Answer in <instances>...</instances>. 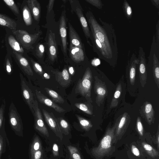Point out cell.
<instances>
[{
    "instance_id": "6da1fadb",
    "label": "cell",
    "mask_w": 159,
    "mask_h": 159,
    "mask_svg": "<svg viewBox=\"0 0 159 159\" xmlns=\"http://www.w3.org/2000/svg\"><path fill=\"white\" fill-rule=\"evenodd\" d=\"M90 29L91 40L93 50L101 59L110 65L115 66L118 58L117 39L112 24L103 21L100 18L98 21L93 13L86 14Z\"/></svg>"
},
{
    "instance_id": "7a4b0ae2",
    "label": "cell",
    "mask_w": 159,
    "mask_h": 159,
    "mask_svg": "<svg viewBox=\"0 0 159 159\" xmlns=\"http://www.w3.org/2000/svg\"><path fill=\"white\" fill-rule=\"evenodd\" d=\"M115 129V124L112 127L109 126L98 146L93 149V154L97 159H102L109 155L111 151L113 144L114 143Z\"/></svg>"
},
{
    "instance_id": "3957f363",
    "label": "cell",
    "mask_w": 159,
    "mask_h": 159,
    "mask_svg": "<svg viewBox=\"0 0 159 159\" xmlns=\"http://www.w3.org/2000/svg\"><path fill=\"white\" fill-rule=\"evenodd\" d=\"M92 75L91 69L88 67L81 79L78 80L75 89V93L85 97L87 101L92 102L91 90Z\"/></svg>"
},
{
    "instance_id": "277c9868",
    "label": "cell",
    "mask_w": 159,
    "mask_h": 159,
    "mask_svg": "<svg viewBox=\"0 0 159 159\" xmlns=\"http://www.w3.org/2000/svg\"><path fill=\"white\" fill-rule=\"evenodd\" d=\"M13 35L23 48L27 50L32 48L41 32L30 34L23 30H12Z\"/></svg>"
},
{
    "instance_id": "5b68a950",
    "label": "cell",
    "mask_w": 159,
    "mask_h": 159,
    "mask_svg": "<svg viewBox=\"0 0 159 159\" xmlns=\"http://www.w3.org/2000/svg\"><path fill=\"white\" fill-rule=\"evenodd\" d=\"M130 121V116L127 112L124 113L116 119L115 123L116 129L114 134V143H116L118 140L121 139L126 132Z\"/></svg>"
},
{
    "instance_id": "8992f818",
    "label": "cell",
    "mask_w": 159,
    "mask_h": 159,
    "mask_svg": "<svg viewBox=\"0 0 159 159\" xmlns=\"http://www.w3.org/2000/svg\"><path fill=\"white\" fill-rule=\"evenodd\" d=\"M20 84L23 99L29 106L32 113L33 114V107L35 99L33 92L25 78L21 73H20Z\"/></svg>"
},
{
    "instance_id": "52a82bcc",
    "label": "cell",
    "mask_w": 159,
    "mask_h": 159,
    "mask_svg": "<svg viewBox=\"0 0 159 159\" xmlns=\"http://www.w3.org/2000/svg\"><path fill=\"white\" fill-rule=\"evenodd\" d=\"M9 122L12 129L16 133H21L23 130L21 119L13 102L10 105L8 112Z\"/></svg>"
},
{
    "instance_id": "ba28073f",
    "label": "cell",
    "mask_w": 159,
    "mask_h": 159,
    "mask_svg": "<svg viewBox=\"0 0 159 159\" xmlns=\"http://www.w3.org/2000/svg\"><path fill=\"white\" fill-rule=\"evenodd\" d=\"M12 56L23 74L28 77L34 76L29 62L22 54L13 51Z\"/></svg>"
},
{
    "instance_id": "9c48e42d",
    "label": "cell",
    "mask_w": 159,
    "mask_h": 159,
    "mask_svg": "<svg viewBox=\"0 0 159 159\" xmlns=\"http://www.w3.org/2000/svg\"><path fill=\"white\" fill-rule=\"evenodd\" d=\"M94 89L96 95V102L98 106L102 104L104 98L107 95V90L105 83L95 76Z\"/></svg>"
},
{
    "instance_id": "30bf717a",
    "label": "cell",
    "mask_w": 159,
    "mask_h": 159,
    "mask_svg": "<svg viewBox=\"0 0 159 159\" xmlns=\"http://www.w3.org/2000/svg\"><path fill=\"white\" fill-rule=\"evenodd\" d=\"M139 70L140 82L142 86L144 87L146 83L147 78V64L145 53L142 47L139 48L138 56Z\"/></svg>"
},
{
    "instance_id": "8fae6325",
    "label": "cell",
    "mask_w": 159,
    "mask_h": 159,
    "mask_svg": "<svg viewBox=\"0 0 159 159\" xmlns=\"http://www.w3.org/2000/svg\"><path fill=\"white\" fill-rule=\"evenodd\" d=\"M33 109L34 113L33 115L34 117V126L35 129L42 133L44 134L47 133V129L45 125L38 102L36 100H35Z\"/></svg>"
},
{
    "instance_id": "7c38bea8",
    "label": "cell",
    "mask_w": 159,
    "mask_h": 159,
    "mask_svg": "<svg viewBox=\"0 0 159 159\" xmlns=\"http://www.w3.org/2000/svg\"><path fill=\"white\" fill-rule=\"evenodd\" d=\"M52 72L55 75L56 81L63 87H68L70 84L71 77L66 68L61 71L52 70Z\"/></svg>"
},
{
    "instance_id": "4fadbf2b",
    "label": "cell",
    "mask_w": 159,
    "mask_h": 159,
    "mask_svg": "<svg viewBox=\"0 0 159 159\" xmlns=\"http://www.w3.org/2000/svg\"><path fill=\"white\" fill-rule=\"evenodd\" d=\"M35 94L37 99L41 103L53 109L59 113L63 112L65 111V109L37 89L35 90Z\"/></svg>"
},
{
    "instance_id": "5bb4252c",
    "label": "cell",
    "mask_w": 159,
    "mask_h": 159,
    "mask_svg": "<svg viewBox=\"0 0 159 159\" xmlns=\"http://www.w3.org/2000/svg\"><path fill=\"white\" fill-rule=\"evenodd\" d=\"M141 114L148 124L151 125L155 120V112L152 105L148 102L143 104L141 108Z\"/></svg>"
},
{
    "instance_id": "9a60e30c",
    "label": "cell",
    "mask_w": 159,
    "mask_h": 159,
    "mask_svg": "<svg viewBox=\"0 0 159 159\" xmlns=\"http://www.w3.org/2000/svg\"><path fill=\"white\" fill-rule=\"evenodd\" d=\"M55 34L51 30L48 34V47L49 56L50 60L54 61L57 57V47Z\"/></svg>"
},
{
    "instance_id": "2e32d148",
    "label": "cell",
    "mask_w": 159,
    "mask_h": 159,
    "mask_svg": "<svg viewBox=\"0 0 159 159\" xmlns=\"http://www.w3.org/2000/svg\"><path fill=\"white\" fill-rule=\"evenodd\" d=\"M60 21L59 30L61 38L63 52L67 56L66 24V20L64 15H62Z\"/></svg>"
},
{
    "instance_id": "e0dca14e",
    "label": "cell",
    "mask_w": 159,
    "mask_h": 159,
    "mask_svg": "<svg viewBox=\"0 0 159 159\" xmlns=\"http://www.w3.org/2000/svg\"><path fill=\"white\" fill-rule=\"evenodd\" d=\"M42 112L45 121L49 127L56 133L60 132L57 118L53 113L49 112L43 109Z\"/></svg>"
},
{
    "instance_id": "ac0fdd59",
    "label": "cell",
    "mask_w": 159,
    "mask_h": 159,
    "mask_svg": "<svg viewBox=\"0 0 159 159\" xmlns=\"http://www.w3.org/2000/svg\"><path fill=\"white\" fill-rule=\"evenodd\" d=\"M139 63V60L135 54L133 53L129 62V77L131 84L133 85L135 81L136 66Z\"/></svg>"
},
{
    "instance_id": "d6986e66",
    "label": "cell",
    "mask_w": 159,
    "mask_h": 159,
    "mask_svg": "<svg viewBox=\"0 0 159 159\" xmlns=\"http://www.w3.org/2000/svg\"><path fill=\"white\" fill-rule=\"evenodd\" d=\"M69 52L71 59L76 62L83 61L84 54L83 49L70 44Z\"/></svg>"
},
{
    "instance_id": "ffe728a7",
    "label": "cell",
    "mask_w": 159,
    "mask_h": 159,
    "mask_svg": "<svg viewBox=\"0 0 159 159\" xmlns=\"http://www.w3.org/2000/svg\"><path fill=\"white\" fill-rule=\"evenodd\" d=\"M76 12L80 21L85 36L89 44L91 46L88 39H91L90 31L88 22L85 18L81 9L77 7L76 9Z\"/></svg>"
},
{
    "instance_id": "44dd1931",
    "label": "cell",
    "mask_w": 159,
    "mask_h": 159,
    "mask_svg": "<svg viewBox=\"0 0 159 159\" xmlns=\"http://www.w3.org/2000/svg\"><path fill=\"white\" fill-rule=\"evenodd\" d=\"M159 50L157 47L155 48L153 55L152 72L155 82L159 88Z\"/></svg>"
},
{
    "instance_id": "7402d4cb",
    "label": "cell",
    "mask_w": 159,
    "mask_h": 159,
    "mask_svg": "<svg viewBox=\"0 0 159 159\" xmlns=\"http://www.w3.org/2000/svg\"><path fill=\"white\" fill-rule=\"evenodd\" d=\"M26 2L27 6L34 19L38 21L40 15V6L39 2L37 0H28Z\"/></svg>"
},
{
    "instance_id": "603a6c76",
    "label": "cell",
    "mask_w": 159,
    "mask_h": 159,
    "mask_svg": "<svg viewBox=\"0 0 159 159\" xmlns=\"http://www.w3.org/2000/svg\"><path fill=\"white\" fill-rule=\"evenodd\" d=\"M70 44L83 49L81 39L70 22L68 23Z\"/></svg>"
},
{
    "instance_id": "cb8c5ba5",
    "label": "cell",
    "mask_w": 159,
    "mask_h": 159,
    "mask_svg": "<svg viewBox=\"0 0 159 159\" xmlns=\"http://www.w3.org/2000/svg\"><path fill=\"white\" fill-rule=\"evenodd\" d=\"M0 25L7 27L11 30H16L17 23L14 19L0 13Z\"/></svg>"
},
{
    "instance_id": "d4e9b609",
    "label": "cell",
    "mask_w": 159,
    "mask_h": 159,
    "mask_svg": "<svg viewBox=\"0 0 159 159\" xmlns=\"http://www.w3.org/2000/svg\"><path fill=\"white\" fill-rule=\"evenodd\" d=\"M8 43L13 51L22 54L24 52L23 48L13 35H10L7 37Z\"/></svg>"
},
{
    "instance_id": "484cf974",
    "label": "cell",
    "mask_w": 159,
    "mask_h": 159,
    "mask_svg": "<svg viewBox=\"0 0 159 159\" xmlns=\"http://www.w3.org/2000/svg\"><path fill=\"white\" fill-rule=\"evenodd\" d=\"M44 89L55 102L60 104H62L65 101L63 98L54 90L46 87Z\"/></svg>"
},
{
    "instance_id": "4316f807",
    "label": "cell",
    "mask_w": 159,
    "mask_h": 159,
    "mask_svg": "<svg viewBox=\"0 0 159 159\" xmlns=\"http://www.w3.org/2000/svg\"><path fill=\"white\" fill-rule=\"evenodd\" d=\"M24 21L26 25L29 26L32 24V18L30 11L27 5H24L22 9Z\"/></svg>"
},
{
    "instance_id": "83f0119b",
    "label": "cell",
    "mask_w": 159,
    "mask_h": 159,
    "mask_svg": "<svg viewBox=\"0 0 159 159\" xmlns=\"http://www.w3.org/2000/svg\"><path fill=\"white\" fill-rule=\"evenodd\" d=\"M4 68L7 73L11 75L13 72V64L11 55L9 53L6 54L4 62Z\"/></svg>"
},
{
    "instance_id": "f1b7e54d",
    "label": "cell",
    "mask_w": 159,
    "mask_h": 159,
    "mask_svg": "<svg viewBox=\"0 0 159 159\" xmlns=\"http://www.w3.org/2000/svg\"><path fill=\"white\" fill-rule=\"evenodd\" d=\"M122 91L121 85L120 84H119L117 85L112 99L110 106V108L116 107L117 106L119 98Z\"/></svg>"
},
{
    "instance_id": "f546056e",
    "label": "cell",
    "mask_w": 159,
    "mask_h": 159,
    "mask_svg": "<svg viewBox=\"0 0 159 159\" xmlns=\"http://www.w3.org/2000/svg\"><path fill=\"white\" fill-rule=\"evenodd\" d=\"M142 145L147 153L151 157L154 158L159 156V152L149 144L144 142L142 143Z\"/></svg>"
},
{
    "instance_id": "4dcf8cb0",
    "label": "cell",
    "mask_w": 159,
    "mask_h": 159,
    "mask_svg": "<svg viewBox=\"0 0 159 159\" xmlns=\"http://www.w3.org/2000/svg\"><path fill=\"white\" fill-rule=\"evenodd\" d=\"M75 116L78 119L79 123L82 127L86 130H89L92 127V125L90 121L80 115L76 114Z\"/></svg>"
},
{
    "instance_id": "1f68e13d",
    "label": "cell",
    "mask_w": 159,
    "mask_h": 159,
    "mask_svg": "<svg viewBox=\"0 0 159 159\" xmlns=\"http://www.w3.org/2000/svg\"><path fill=\"white\" fill-rule=\"evenodd\" d=\"M75 106L85 113L90 115L93 114L92 109L87 102L76 103H75Z\"/></svg>"
},
{
    "instance_id": "d6a6232c",
    "label": "cell",
    "mask_w": 159,
    "mask_h": 159,
    "mask_svg": "<svg viewBox=\"0 0 159 159\" xmlns=\"http://www.w3.org/2000/svg\"><path fill=\"white\" fill-rule=\"evenodd\" d=\"M3 1L11 10L15 15H17L20 14L18 7L13 0H3Z\"/></svg>"
},
{
    "instance_id": "836d02e7",
    "label": "cell",
    "mask_w": 159,
    "mask_h": 159,
    "mask_svg": "<svg viewBox=\"0 0 159 159\" xmlns=\"http://www.w3.org/2000/svg\"><path fill=\"white\" fill-rule=\"evenodd\" d=\"M56 118L60 130L61 129L64 131L68 132L70 129L68 122L62 117H59Z\"/></svg>"
},
{
    "instance_id": "e575fe53",
    "label": "cell",
    "mask_w": 159,
    "mask_h": 159,
    "mask_svg": "<svg viewBox=\"0 0 159 159\" xmlns=\"http://www.w3.org/2000/svg\"><path fill=\"white\" fill-rule=\"evenodd\" d=\"M123 10L125 16L128 19L131 18L132 16V11L131 7L126 0L123 3Z\"/></svg>"
},
{
    "instance_id": "d590c367",
    "label": "cell",
    "mask_w": 159,
    "mask_h": 159,
    "mask_svg": "<svg viewBox=\"0 0 159 159\" xmlns=\"http://www.w3.org/2000/svg\"><path fill=\"white\" fill-rule=\"evenodd\" d=\"M31 61L32 64L33 68L34 71L40 75L43 79V75L44 73L41 66L38 63L36 62L33 59L31 60Z\"/></svg>"
},
{
    "instance_id": "8d00e7d4",
    "label": "cell",
    "mask_w": 159,
    "mask_h": 159,
    "mask_svg": "<svg viewBox=\"0 0 159 159\" xmlns=\"http://www.w3.org/2000/svg\"><path fill=\"white\" fill-rule=\"evenodd\" d=\"M5 104V101H4L0 107V129L2 128L4 122L5 121L4 113Z\"/></svg>"
},
{
    "instance_id": "74e56055",
    "label": "cell",
    "mask_w": 159,
    "mask_h": 159,
    "mask_svg": "<svg viewBox=\"0 0 159 159\" xmlns=\"http://www.w3.org/2000/svg\"><path fill=\"white\" fill-rule=\"evenodd\" d=\"M45 48L44 45L39 43L37 45L36 50V53L37 56L39 58L43 57L44 52Z\"/></svg>"
},
{
    "instance_id": "f35d334b",
    "label": "cell",
    "mask_w": 159,
    "mask_h": 159,
    "mask_svg": "<svg viewBox=\"0 0 159 159\" xmlns=\"http://www.w3.org/2000/svg\"><path fill=\"white\" fill-rule=\"evenodd\" d=\"M136 129L139 134L141 136H143V128L141 121L140 118L138 117L136 124Z\"/></svg>"
},
{
    "instance_id": "ab89813d",
    "label": "cell",
    "mask_w": 159,
    "mask_h": 159,
    "mask_svg": "<svg viewBox=\"0 0 159 159\" xmlns=\"http://www.w3.org/2000/svg\"><path fill=\"white\" fill-rule=\"evenodd\" d=\"M85 1L98 9H101L103 5L101 0H86Z\"/></svg>"
},
{
    "instance_id": "60d3db41",
    "label": "cell",
    "mask_w": 159,
    "mask_h": 159,
    "mask_svg": "<svg viewBox=\"0 0 159 159\" xmlns=\"http://www.w3.org/2000/svg\"><path fill=\"white\" fill-rule=\"evenodd\" d=\"M156 41L157 49L159 50V20H158L156 25Z\"/></svg>"
},
{
    "instance_id": "b9f144b4",
    "label": "cell",
    "mask_w": 159,
    "mask_h": 159,
    "mask_svg": "<svg viewBox=\"0 0 159 159\" xmlns=\"http://www.w3.org/2000/svg\"><path fill=\"white\" fill-rule=\"evenodd\" d=\"M131 150L132 153L135 156L139 157L140 153L138 148L134 145H132L131 147Z\"/></svg>"
},
{
    "instance_id": "7bdbcfd3",
    "label": "cell",
    "mask_w": 159,
    "mask_h": 159,
    "mask_svg": "<svg viewBox=\"0 0 159 159\" xmlns=\"http://www.w3.org/2000/svg\"><path fill=\"white\" fill-rule=\"evenodd\" d=\"M54 1V0H50L49 1L48 8V12H49L52 9Z\"/></svg>"
},
{
    "instance_id": "ee69618b",
    "label": "cell",
    "mask_w": 159,
    "mask_h": 159,
    "mask_svg": "<svg viewBox=\"0 0 159 159\" xmlns=\"http://www.w3.org/2000/svg\"><path fill=\"white\" fill-rule=\"evenodd\" d=\"M3 138L1 136V135H0V158L1 156V155L2 152V150L3 149Z\"/></svg>"
},
{
    "instance_id": "f6af8a7d",
    "label": "cell",
    "mask_w": 159,
    "mask_h": 159,
    "mask_svg": "<svg viewBox=\"0 0 159 159\" xmlns=\"http://www.w3.org/2000/svg\"><path fill=\"white\" fill-rule=\"evenodd\" d=\"M41 155V153L40 151L36 152L34 154V159H39Z\"/></svg>"
},
{
    "instance_id": "bcb514c9",
    "label": "cell",
    "mask_w": 159,
    "mask_h": 159,
    "mask_svg": "<svg viewBox=\"0 0 159 159\" xmlns=\"http://www.w3.org/2000/svg\"><path fill=\"white\" fill-rule=\"evenodd\" d=\"M39 144L38 142H35L33 146L32 150V152L34 150L36 151L39 149Z\"/></svg>"
},
{
    "instance_id": "7dc6e473",
    "label": "cell",
    "mask_w": 159,
    "mask_h": 159,
    "mask_svg": "<svg viewBox=\"0 0 159 159\" xmlns=\"http://www.w3.org/2000/svg\"><path fill=\"white\" fill-rule=\"evenodd\" d=\"M152 3L158 9L159 8V1L158 0H151Z\"/></svg>"
},
{
    "instance_id": "c3c4849f",
    "label": "cell",
    "mask_w": 159,
    "mask_h": 159,
    "mask_svg": "<svg viewBox=\"0 0 159 159\" xmlns=\"http://www.w3.org/2000/svg\"><path fill=\"white\" fill-rule=\"evenodd\" d=\"M159 126H158V130L156 135V143L157 145V148H159Z\"/></svg>"
},
{
    "instance_id": "681fc988",
    "label": "cell",
    "mask_w": 159,
    "mask_h": 159,
    "mask_svg": "<svg viewBox=\"0 0 159 159\" xmlns=\"http://www.w3.org/2000/svg\"><path fill=\"white\" fill-rule=\"evenodd\" d=\"M100 63V61L98 59H95L92 62V64L93 66H96L99 65Z\"/></svg>"
},
{
    "instance_id": "f907efd6",
    "label": "cell",
    "mask_w": 159,
    "mask_h": 159,
    "mask_svg": "<svg viewBox=\"0 0 159 159\" xmlns=\"http://www.w3.org/2000/svg\"><path fill=\"white\" fill-rule=\"evenodd\" d=\"M72 157L73 159H81L79 155L76 153H73Z\"/></svg>"
},
{
    "instance_id": "816d5d0a",
    "label": "cell",
    "mask_w": 159,
    "mask_h": 159,
    "mask_svg": "<svg viewBox=\"0 0 159 159\" xmlns=\"http://www.w3.org/2000/svg\"><path fill=\"white\" fill-rule=\"evenodd\" d=\"M43 79H48L50 78V75L48 74L47 73H45L43 74Z\"/></svg>"
},
{
    "instance_id": "f5cc1de1",
    "label": "cell",
    "mask_w": 159,
    "mask_h": 159,
    "mask_svg": "<svg viewBox=\"0 0 159 159\" xmlns=\"http://www.w3.org/2000/svg\"><path fill=\"white\" fill-rule=\"evenodd\" d=\"M53 149L54 151H58V147L56 144H54L53 146Z\"/></svg>"
},
{
    "instance_id": "db71d44e",
    "label": "cell",
    "mask_w": 159,
    "mask_h": 159,
    "mask_svg": "<svg viewBox=\"0 0 159 159\" xmlns=\"http://www.w3.org/2000/svg\"><path fill=\"white\" fill-rule=\"evenodd\" d=\"M69 72L71 74H72L74 73V69L72 67H70L69 68Z\"/></svg>"
}]
</instances>
